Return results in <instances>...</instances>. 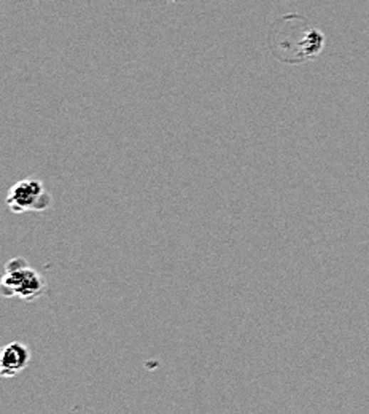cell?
<instances>
[{"mask_svg":"<svg viewBox=\"0 0 369 414\" xmlns=\"http://www.w3.org/2000/svg\"><path fill=\"white\" fill-rule=\"evenodd\" d=\"M323 32L309 24L306 18L290 15L280 18L271 31V51L289 64L316 59L325 46Z\"/></svg>","mask_w":369,"mask_h":414,"instance_id":"1","label":"cell"},{"mask_svg":"<svg viewBox=\"0 0 369 414\" xmlns=\"http://www.w3.org/2000/svg\"><path fill=\"white\" fill-rule=\"evenodd\" d=\"M45 277L29 266L23 257H15L5 263L4 276L0 277V295L4 298L33 301L45 295Z\"/></svg>","mask_w":369,"mask_h":414,"instance_id":"2","label":"cell"},{"mask_svg":"<svg viewBox=\"0 0 369 414\" xmlns=\"http://www.w3.org/2000/svg\"><path fill=\"white\" fill-rule=\"evenodd\" d=\"M6 206L13 214L45 212L53 205V198L43 182L24 179L11 185L6 195Z\"/></svg>","mask_w":369,"mask_h":414,"instance_id":"3","label":"cell"},{"mask_svg":"<svg viewBox=\"0 0 369 414\" xmlns=\"http://www.w3.org/2000/svg\"><path fill=\"white\" fill-rule=\"evenodd\" d=\"M31 363V351L21 341H13L0 349V378H15Z\"/></svg>","mask_w":369,"mask_h":414,"instance_id":"4","label":"cell"}]
</instances>
